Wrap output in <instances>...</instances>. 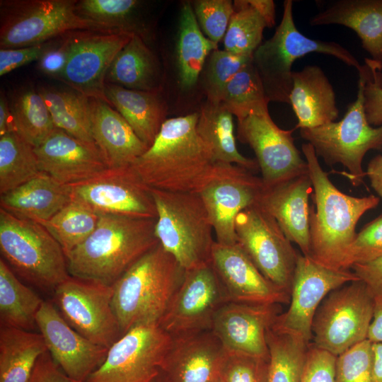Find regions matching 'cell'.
I'll return each mask as SVG.
<instances>
[{
  "label": "cell",
  "mask_w": 382,
  "mask_h": 382,
  "mask_svg": "<svg viewBox=\"0 0 382 382\" xmlns=\"http://www.w3.org/2000/svg\"><path fill=\"white\" fill-rule=\"evenodd\" d=\"M227 302L209 262L185 271L159 325L173 338L212 330L216 313Z\"/></svg>",
  "instance_id": "2e32d148"
},
{
  "label": "cell",
  "mask_w": 382,
  "mask_h": 382,
  "mask_svg": "<svg viewBox=\"0 0 382 382\" xmlns=\"http://www.w3.org/2000/svg\"><path fill=\"white\" fill-rule=\"evenodd\" d=\"M8 102L15 132L33 147L42 144L56 127L38 91L21 88L12 94Z\"/></svg>",
  "instance_id": "8d00e7d4"
},
{
  "label": "cell",
  "mask_w": 382,
  "mask_h": 382,
  "mask_svg": "<svg viewBox=\"0 0 382 382\" xmlns=\"http://www.w3.org/2000/svg\"><path fill=\"white\" fill-rule=\"evenodd\" d=\"M366 175L370 180L371 187L382 198V155H378L370 161Z\"/></svg>",
  "instance_id": "6f0895ef"
},
{
  "label": "cell",
  "mask_w": 382,
  "mask_h": 382,
  "mask_svg": "<svg viewBox=\"0 0 382 382\" xmlns=\"http://www.w3.org/2000/svg\"><path fill=\"white\" fill-rule=\"evenodd\" d=\"M264 188L262 178L251 170L236 164L216 163L212 175L197 192L208 212L216 243H237L236 218L257 204Z\"/></svg>",
  "instance_id": "9a60e30c"
},
{
  "label": "cell",
  "mask_w": 382,
  "mask_h": 382,
  "mask_svg": "<svg viewBox=\"0 0 382 382\" xmlns=\"http://www.w3.org/2000/svg\"><path fill=\"white\" fill-rule=\"evenodd\" d=\"M38 92L44 99L56 127L88 144H95L89 98L73 88H45Z\"/></svg>",
  "instance_id": "d590c367"
},
{
  "label": "cell",
  "mask_w": 382,
  "mask_h": 382,
  "mask_svg": "<svg viewBox=\"0 0 382 382\" xmlns=\"http://www.w3.org/2000/svg\"><path fill=\"white\" fill-rule=\"evenodd\" d=\"M198 113L196 131L216 162L236 164L251 171L259 169L255 159L239 152L234 135L233 115L221 103L207 100Z\"/></svg>",
  "instance_id": "1f68e13d"
},
{
  "label": "cell",
  "mask_w": 382,
  "mask_h": 382,
  "mask_svg": "<svg viewBox=\"0 0 382 382\" xmlns=\"http://www.w3.org/2000/svg\"><path fill=\"white\" fill-rule=\"evenodd\" d=\"M359 278L352 272L331 269L299 253L293 276L289 306L272 327L312 340V323L323 300L332 291Z\"/></svg>",
  "instance_id": "ac0fdd59"
},
{
  "label": "cell",
  "mask_w": 382,
  "mask_h": 382,
  "mask_svg": "<svg viewBox=\"0 0 382 382\" xmlns=\"http://www.w3.org/2000/svg\"><path fill=\"white\" fill-rule=\"evenodd\" d=\"M252 61L253 57L238 55L218 49L214 50L210 54L204 76L207 100L219 103L228 82Z\"/></svg>",
  "instance_id": "ee69618b"
},
{
  "label": "cell",
  "mask_w": 382,
  "mask_h": 382,
  "mask_svg": "<svg viewBox=\"0 0 382 382\" xmlns=\"http://www.w3.org/2000/svg\"><path fill=\"white\" fill-rule=\"evenodd\" d=\"M269 102L261 76L253 61L228 82L219 100L238 121L251 115L268 112Z\"/></svg>",
  "instance_id": "f35d334b"
},
{
  "label": "cell",
  "mask_w": 382,
  "mask_h": 382,
  "mask_svg": "<svg viewBox=\"0 0 382 382\" xmlns=\"http://www.w3.org/2000/svg\"><path fill=\"white\" fill-rule=\"evenodd\" d=\"M374 375L376 382H382V343H372Z\"/></svg>",
  "instance_id": "94428289"
},
{
  "label": "cell",
  "mask_w": 382,
  "mask_h": 382,
  "mask_svg": "<svg viewBox=\"0 0 382 382\" xmlns=\"http://www.w3.org/2000/svg\"><path fill=\"white\" fill-rule=\"evenodd\" d=\"M150 189L157 213L155 233L164 250L185 270L209 263L214 230L199 195Z\"/></svg>",
  "instance_id": "5b68a950"
},
{
  "label": "cell",
  "mask_w": 382,
  "mask_h": 382,
  "mask_svg": "<svg viewBox=\"0 0 382 382\" xmlns=\"http://www.w3.org/2000/svg\"><path fill=\"white\" fill-rule=\"evenodd\" d=\"M335 382H376L371 341L365 340L337 357Z\"/></svg>",
  "instance_id": "f6af8a7d"
},
{
  "label": "cell",
  "mask_w": 382,
  "mask_h": 382,
  "mask_svg": "<svg viewBox=\"0 0 382 382\" xmlns=\"http://www.w3.org/2000/svg\"><path fill=\"white\" fill-rule=\"evenodd\" d=\"M379 258H382V214L357 233L345 257L343 270H349L354 265Z\"/></svg>",
  "instance_id": "7dc6e473"
},
{
  "label": "cell",
  "mask_w": 382,
  "mask_h": 382,
  "mask_svg": "<svg viewBox=\"0 0 382 382\" xmlns=\"http://www.w3.org/2000/svg\"><path fill=\"white\" fill-rule=\"evenodd\" d=\"M336 359V356L311 343L299 382H335Z\"/></svg>",
  "instance_id": "f907efd6"
},
{
  "label": "cell",
  "mask_w": 382,
  "mask_h": 382,
  "mask_svg": "<svg viewBox=\"0 0 382 382\" xmlns=\"http://www.w3.org/2000/svg\"><path fill=\"white\" fill-rule=\"evenodd\" d=\"M359 72L356 100L338 122L308 129H300L301 137L314 149L316 154L329 165L342 164L347 168V175L352 185L362 183L366 172L362 168L366 154L372 149H382V125L372 127L366 119L364 109V86L366 66Z\"/></svg>",
  "instance_id": "ba28073f"
},
{
  "label": "cell",
  "mask_w": 382,
  "mask_h": 382,
  "mask_svg": "<svg viewBox=\"0 0 382 382\" xmlns=\"http://www.w3.org/2000/svg\"><path fill=\"white\" fill-rule=\"evenodd\" d=\"M311 26L337 24L354 30L371 59L382 64V0H338L313 16Z\"/></svg>",
  "instance_id": "83f0119b"
},
{
  "label": "cell",
  "mask_w": 382,
  "mask_h": 382,
  "mask_svg": "<svg viewBox=\"0 0 382 382\" xmlns=\"http://www.w3.org/2000/svg\"><path fill=\"white\" fill-rule=\"evenodd\" d=\"M28 382H78L69 378L46 352L38 359Z\"/></svg>",
  "instance_id": "db71d44e"
},
{
  "label": "cell",
  "mask_w": 382,
  "mask_h": 382,
  "mask_svg": "<svg viewBox=\"0 0 382 382\" xmlns=\"http://www.w3.org/2000/svg\"><path fill=\"white\" fill-rule=\"evenodd\" d=\"M198 112L166 119L153 144L130 166L149 188L198 192L216 161L196 131Z\"/></svg>",
  "instance_id": "6da1fadb"
},
{
  "label": "cell",
  "mask_w": 382,
  "mask_h": 382,
  "mask_svg": "<svg viewBox=\"0 0 382 382\" xmlns=\"http://www.w3.org/2000/svg\"><path fill=\"white\" fill-rule=\"evenodd\" d=\"M248 1L264 18L267 28L274 25L275 6L272 0H248Z\"/></svg>",
  "instance_id": "91938a15"
},
{
  "label": "cell",
  "mask_w": 382,
  "mask_h": 382,
  "mask_svg": "<svg viewBox=\"0 0 382 382\" xmlns=\"http://www.w3.org/2000/svg\"><path fill=\"white\" fill-rule=\"evenodd\" d=\"M55 42L52 40L45 43L16 48L0 49V76L34 61H39L45 52Z\"/></svg>",
  "instance_id": "816d5d0a"
},
{
  "label": "cell",
  "mask_w": 382,
  "mask_h": 382,
  "mask_svg": "<svg viewBox=\"0 0 382 382\" xmlns=\"http://www.w3.org/2000/svg\"><path fill=\"white\" fill-rule=\"evenodd\" d=\"M312 52L336 57L349 66L361 69L357 58L332 41L314 40L303 35L293 16V1L285 0L280 23L271 38L262 43L253 56L269 100L289 103L294 62Z\"/></svg>",
  "instance_id": "52a82bcc"
},
{
  "label": "cell",
  "mask_w": 382,
  "mask_h": 382,
  "mask_svg": "<svg viewBox=\"0 0 382 382\" xmlns=\"http://www.w3.org/2000/svg\"><path fill=\"white\" fill-rule=\"evenodd\" d=\"M233 8L224 37V50L253 57L262 44L266 22L248 0L235 1Z\"/></svg>",
  "instance_id": "b9f144b4"
},
{
  "label": "cell",
  "mask_w": 382,
  "mask_h": 382,
  "mask_svg": "<svg viewBox=\"0 0 382 382\" xmlns=\"http://www.w3.org/2000/svg\"><path fill=\"white\" fill-rule=\"evenodd\" d=\"M226 354L212 330L173 338L160 376L163 382H216Z\"/></svg>",
  "instance_id": "603a6c76"
},
{
  "label": "cell",
  "mask_w": 382,
  "mask_h": 382,
  "mask_svg": "<svg viewBox=\"0 0 382 382\" xmlns=\"http://www.w3.org/2000/svg\"><path fill=\"white\" fill-rule=\"evenodd\" d=\"M237 243L272 283L291 293L299 253L277 221L258 204L236 218Z\"/></svg>",
  "instance_id": "7c38bea8"
},
{
  "label": "cell",
  "mask_w": 382,
  "mask_h": 382,
  "mask_svg": "<svg viewBox=\"0 0 382 382\" xmlns=\"http://www.w3.org/2000/svg\"><path fill=\"white\" fill-rule=\"evenodd\" d=\"M34 291L21 282L13 271L0 259L1 325L31 331L43 303Z\"/></svg>",
  "instance_id": "e575fe53"
},
{
  "label": "cell",
  "mask_w": 382,
  "mask_h": 382,
  "mask_svg": "<svg viewBox=\"0 0 382 382\" xmlns=\"http://www.w3.org/2000/svg\"><path fill=\"white\" fill-rule=\"evenodd\" d=\"M92 136L109 168L130 166L149 147L105 100L89 98Z\"/></svg>",
  "instance_id": "484cf974"
},
{
  "label": "cell",
  "mask_w": 382,
  "mask_h": 382,
  "mask_svg": "<svg viewBox=\"0 0 382 382\" xmlns=\"http://www.w3.org/2000/svg\"><path fill=\"white\" fill-rule=\"evenodd\" d=\"M192 8L200 29L218 45L234 12L233 3L229 0H197L193 1Z\"/></svg>",
  "instance_id": "bcb514c9"
},
{
  "label": "cell",
  "mask_w": 382,
  "mask_h": 382,
  "mask_svg": "<svg viewBox=\"0 0 382 382\" xmlns=\"http://www.w3.org/2000/svg\"><path fill=\"white\" fill-rule=\"evenodd\" d=\"M68 57V46L64 37L48 49L38 61V69L45 74L54 78L63 71Z\"/></svg>",
  "instance_id": "f5cc1de1"
},
{
  "label": "cell",
  "mask_w": 382,
  "mask_h": 382,
  "mask_svg": "<svg viewBox=\"0 0 382 382\" xmlns=\"http://www.w3.org/2000/svg\"><path fill=\"white\" fill-rule=\"evenodd\" d=\"M34 147L16 132L0 137V194H5L41 173Z\"/></svg>",
  "instance_id": "ab89813d"
},
{
  "label": "cell",
  "mask_w": 382,
  "mask_h": 382,
  "mask_svg": "<svg viewBox=\"0 0 382 382\" xmlns=\"http://www.w3.org/2000/svg\"><path fill=\"white\" fill-rule=\"evenodd\" d=\"M210 263L224 289L228 302L246 304H284L290 294L269 281L237 243L215 241Z\"/></svg>",
  "instance_id": "44dd1931"
},
{
  "label": "cell",
  "mask_w": 382,
  "mask_h": 382,
  "mask_svg": "<svg viewBox=\"0 0 382 382\" xmlns=\"http://www.w3.org/2000/svg\"><path fill=\"white\" fill-rule=\"evenodd\" d=\"M281 313V304L227 302L216 313L212 331L227 352L269 359L267 332Z\"/></svg>",
  "instance_id": "7402d4cb"
},
{
  "label": "cell",
  "mask_w": 382,
  "mask_h": 382,
  "mask_svg": "<svg viewBox=\"0 0 382 382\" xmlns=\"http://www.w3.org/2000/svg\"><path fill=\"white\" fill-rule=\"evenodd\" d=\"M15 132L9 102L4 93L0 96V137Z\"/></svg>",
  "instance_id": "680465c9"
},
{
  "label": "cell",
  "mask_w": 382,
  "mask_h": 382,
  "mask_svg": "<svg viewBox=\"0 0 382 382\" xmlns=\"http://www.w3.org/2000/svg\"><path fill=\"white\" fill-rule=\"evenodd\" d=\"M34 150L41 171L64 185L84 180L108 168L96 145L57 127Z\"/></svg>",
  "instance_id": "cb8c5ba5"
},
{
  "label": "cell",
  "mask_w": 382,
  "mask_h": 382,
  "mask_svg": "<svg viewBox=\"0 0 382 382\" xmlns=\"http://www.w3.org/2000/svg\"><path fill=\"white\" fill-rule=\"evenodd\" d=\"M172 342L158 323L136 325L112 345L86 382H151L160 375Z\"/></svg>",
  "instance_id": "8fae6325"
},
{
  "label": "cell",
  "mask_w": 382,
  "mask_h": 382,
  "mask_svg": "<svg viewBox=\"0 0 382 382\" xmlns=\"http://www.w3.org/2000/svg\"><path fill=\"white\" fill-rule=\"evenodd\" d=\"M36 325L54 361L74 381L86 382L106 357L108 349L71 328L52 301H43L37 314Z\"/></svg>",
  "instance_id": "ffe728a7"
},
{
  "label": "cell",
  "mask_w": 382,
  "mask_h": 382,
  "mask_svg": "<svg viewBox=\"0 0 382 382\" xmlns=\"http://www.w3.org/2000/svg\"><path fill=\"white\" fill-rule=\"evenodd\" d=\"M0 251L13 272L42 290L54 292L70 277L65 254L47 230L2 208Z\"/></svg>",
  "instance_id": "8992f818"
},
{
  "label": "cell",
  "mask_w": 382,
  "mask_h": 382,
  "mask_svg": "<svg viewBox=\"0 0 382 382\" xmlns=\"http://www.w3.org/2000/svg\"><path fill=\"white\" fill-rule=\"evenodd\" d=\"M217 49L218 45L201 31L191 4L183 3L176 47L179 83L182 88L190 89L197 83L207 57Z\"/></svg>",
  "instance_id": "836d02e7"
},
{
  "label": "cell",
  "mask_w": 382,
  "mask_h": 382,
  "mask_svg": "<svg viewBox=\"0 0 382 382\" xmlns=\"http://www.w3.org/2000/svg\"><path fill=\"white\" fill-rule=\"evenodd\" d=\"M151 382H163L162 378H161L160 375L156 377L155 379H154Z\"/></svg>",
  "instance_id": "6125c7cd"
},
{
  "label": "cell",
  "mask_w": 382,
  "mask_h": 382,
  "mask_svg": "<svg viewBox=\"0 0 382 382\" xmlns=\"http://www.w3.org/2000/svg\"><path fill=\"white\" fill-rule=\"evenodd\" d=\"M100 216L70 201L51 219L40 224L59 243L66 256L89 237L96 228Z\"/></svg>",
  "instance_id": "60d3db41"
},
{
  "label": "cell",
  "mask_w": 382,
  "mask_h": 382,
  "mask_svg": "<svg viewBox=\"0 0 382 382\" xmlns=\"http://www.w3.org/2000/svg\"><path fill=\"white\" fill-rule=\"evenodd\" d=\"M351 270L367 286L374 296L382 297V258L354 265Z\"/></svg>",
  "instance_id": "11a10c76"
},
{
  "label": "cell",
  "mask_w": 382,
  "mask_h": 382,
  "mask_svg": "<svg viewBox=\"0 0 382 382\" xmlns=\"http://www.w3.org/2000/svg\"><path fill=\"white\" fill-rule=\"evenodd\" d=\"M185 271L160 243L127 270L112 285L121 335L138 324H159Z\"/></svg>",
  "instance_id": "277c9868"
},
{
  "label": "cell",
  "mask_w": 382,
  "mask_h": 382,
  "mask_svg": "<svg viewBox=\"0 0 382 382\" xmlns=\"http://www.w3.org/2000/svg\"><path fill=\"white\" fill-rule=\"evenodd\" d=\"M160 79L158 60L137 34L117 53L105 76V83L148 92H158Z\"/></svg>",
  "instance_id": "4dcf8cb0"
},
{
  "label": "cell",
  "mask_w": 382,
  "mask_h": 382,
  "mask_svg": "<svg viewBox=\"0 0 382 382\" xmlns=\"http://www.w3.org/2000/svg\"><path fill=\"white\" fill-rule=\"evenodd\" d=\"M77 1L17 0L1 1L0 47L36 45L77 30L108 33L81 17Z\"/></svg>",
  "instance_id": "9c48e42d"
},
{
  "label": "cell",
  "mask_w": 382,
  "mask_h": 382,
  "mask_svg": "<svg viewBox=\"0 0 382 382\" xmlns=\"http://www.w3.org/2000/svg\"><path fill=\"white\" fill-rule=\"evenodd\" d=\"M104 94L108 103L149 147L166 120L165 105L158 92L131 90L105 83Z\"/></svg>",
  "instance_id": "f546056e"
},
{
  "label": "cell",
  "mask_w": 382,
  "mask_h": 382,
  "mask_svg": "<svg viewBox=\"0 0 382 382\" xmlns=\"http://www.w3.org/2000/svg\"><path fill=\"white\" fill-rule=\"evenodd\" d=\"M139 3L137 0H81L76 3V12L108 33H128L142 37L134 20Z\"/></svg>",
  "instance_id": "7bdbcfd3"
},
{
  "label": "cell",
  "mask_w": 382,
  "mask_h": 382,
  "mask_svg": "<svg viewBox=\"0 0 382 382\" xmlns=\"http://www.w3.org/2000/svg\"><path fill=\"white\" fill-rule=\"evenodd\" d=\"M313 191L308 173L303 174L265 186L257 204L277 221L288 239L306 256L310 255L309 199Z\"/></svg>",
  "instance_id": "d4e9b609"
},
{
  "label": "cell",
  "mask_w": 382,
  "mask_h": 382,
  "mask_svg": "<svg viewBox=\"0 0 382 382\" xmlns=\"http://www.w3.org/2000/svg\"><path fill=\"white\" fill-rule=\"evenodd\" d=\"M374 296V308L367 340L372 343H382V297Z\"/></svg>",
  "instance_id": "9f6ffc18"
},
{
  "label": "cell",
  "mask_w": 382,
  "mask_h": 382,
  "mask_svg": "<svg viewBox=\"0 0 382 382\" xmlns=\"http://www.w3.org/2000/svg\"><path fill=\"white\" fill-rule=\"evenodd\" d=\"M134 33L74 31L64 35L66 65L58 79L88 98L107 100L105 76L117 53Z\"/></svg>",
  "instance_id": "e0dca14e"
},
{
  "label": "cell",
  "mask_w": 382,
  "mask_h": 382,
  "mask_svg": "<svg viewBox=\"0 0 382 382\" xmlns=\"http://www.w3.org/2000/svg\"><path fill=\"white\" fill-rule=\"evenodd\" d=\"M289 102L298 120L295 129L320 127L339 115L334 88L317 65L293 71Z\"/></svg>",
  "instance_id": "4316f807"
},
{
  "label": "cell",
  "mask_w": 382,
  "mask_h": 382,
  "mask_svg": "<svg viewBox=\"0 0 382 382\" xmlns=\"http://www.w3.org/2000/svg\"><path fill=\"white\" fill-rule=\"evenodd\" d=\"M216 382H222L221 374L220 377L217 379V381Z\"/></svg>",
  "instance_id": "be15d7a7"
},
{
  "label": "cell",
  "mask_w": 382,
  "mask_h": 382,
  "mask_svg": "<svg viewBox=\"0 0 382 382\" xmlns=\"http://www.w3.org/2000/svg\"><path fill=\"white\" fill-rule=\"evenodd\" d=\"M267 382H299L309 343L297 334L271 327L267 332Z\"/></svg>",
  "instance_id": "74e56055"
},
{
  "label": "cell",
  "mask_w": 382,
  "mask_h": 382,
  "mask_svg": "<svg viewBox=\"0 0 382 382\" xmlns=\"http://www.w3.org/2000/svg\"><path fill=\"white\" fill-rule=\"evenodd\" d=\"M66 187L71 202L100 215L156 219L151 189L131 166L108 168Z\"/></svg>",
  "instance_id": "5bb4252c"
},
{
  "label": "cell",
  "mask_w": 382,
  "mask_h": 382,
  "mask_svg": "<svg viewBox=\"0 0 382 382\" xmlns=\"http://www.w3.org/2000/svg\"><path fill=\"white\" fill-rule=\"evenodd\" d=\"M269 359L227 352L221 371L222 382H267Z\"/></svg>",
  "instance_id": "c3c4849f"
},
{
  "label": "cell",
  "mask_w": 382,
  "mask_h": 382,
  "mask_svg": "<svg viewBox=\"0 0 382 382\" xmlns=\"http://www.w3.org/2000/svg\"><path fill=\"white\" fill-rule=\"evenodd\" d=\"M366 81L364 86V109L371 125H382V64L365 59Z\"/></svg>",
  "instance_id": "681fc988"
},
{
  "label": "cell",
  "mask_w": 382,
  "mask_h": 382,
  "mask_svg": "<svg viewBox=\"0 0 382 382\" xmlns=\"http://www.w3.org/2000/svg\"><path fill=\"white\" fill-rule=\"evenodd\" d=\"M301 151L313 189L309 257L329 268L343 270L345 257L357 234V224L366 212L377 207L379 197L373 195L354 197L342 192L322 168L312 145L303 144Z\"/></svg>",
  "instance_id": "7a4b0ae2"
},
{
  "label": "cell",
  "mask_w": 382,
  "mask_h": 382,
  "mask_svg": "<svg viewBox=\"0 0 382 382\" xmlns=\"http://www.w3.org/2000/svg\"><path fill=\"white\" fill-rule=\"evenodd\" d=\"M70 201L66 185L44 172L0 197L1 208L39 224L51 219Z\"/></svg>",
  "instance_id": "f1b7e54d"
},
{
  "label": "cell",
  "mask_w": 382,
  "mask_h": 382,
  "mask_svg": "<svg viewBox=\"0 0 382 382\" xmlns=\"http://www.w3.org/2000/svg\"><path fill=\"white\" fill-rule=\"evenodd\" d=\"M89 237L66 255L70 276L112 286L159 243L156 219L100 214Z\"/></svg>",
  "instance_id": "3957f363"
},
{
  "label": "cell",
  "mask_w": 382,
  "mask_h": 382,
  "mask_svg": "<svg viewBox=\"0 0 382 382\" xmlns=\"http://www.w3.org/2000/svg\"><path fill=\"white\" fill-rule=\"evenodd\" d=\"M295 129L279 127L269 112L238 121V139L253 150L265 187L308 173L307 162L292 136Z\"/></svg>",
  "instance_id": "d6986e66"
},
{
  "label": "cell",
  "mask_w": 382,
  "mask_h": 382,
  "mask_svg": "<svg viewBox=\"0 0 382 382\" xmlns=\"http://www.w3.org/2000/svg\"><path fill=\"white\" fill-rule=\"evenodd\" d=\"M47 352L41 333L0 328V382H28L35 366Z\"/></svg>",
  "instance_id": "d6a6232c"
},
{
  "label": "cell",
  "mask_w": 382,
  "mask_h": 382,
  "mask_svg": "<svg viewBox=\"0 0 382 382\" xmlns=\"http://www.w3.org/2000/svg\"><path fill=\"white\" fill-rule=\"evenodd\" d=\"M112 296V286L70 276L54 291L53 303L76 331L109 349L122 336Z\"/></svg>",
  "instance_id": "4fadbf2b"
},
{
  "label": "cell",
  "mask_w": 382,
  "mask_h": 382,
  "mask_svg": "<svg viewBox=\"0 0 382 382\" xmlns=\"http://www.w3.org/2000/svg\"><path fill=\"white\" fill-rule=\"evenodd\" d=\"M374 308V296L359 279L332 291L315 313L311 343L337 357L367 340Z\"/></svg>",
  "instance_id": "30bf717a"
}]
</instances>
